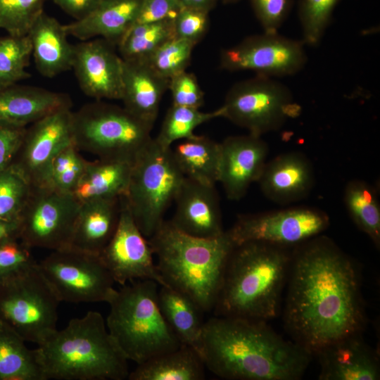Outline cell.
Here are the masks:
<instances>
[{
	"mask_svg": "<svg viewBox=\"0 0 380 380\" xmlns=\"http://www.w3.org/2000/svg\"><path fill=\"white\" fill-rule=\"evenodd\" d=\"M133 163L98 158L88 161L72 195L81 203L96 198H118L127 192Z\"/></svg>",
	"mask_w": 380,
	"mask_h": 380,
	"instance_id": "4316f807",
	"label": "cell"
},
{
	"mask_svg": "<svg viewBox=\"0 0 380 380\" xmlns=\"http://www.w3.org/2000/svg\"><path fill=\"white\" fill-rule=\"evenodd\" d=\"M49 0H0V29L9 35H27Z\"/></svg>",
	"mask_w": 380,
	"mask_h": 380,
	"instance_id": "f35d334b",
	"label": "cell"
},
{
	"mask_svg": "<svg viewBox=\"0 0 380 380\" xmlns=\"http://www.w3.org/2000/svg\"><path fill=\"white\" fill-rule=\"evenodd\" d=\"M158 302L163 316L181 343L201 355L204 325L201 308L186 295L170 286H160Z\"/></svg>",
	"mask_w": 380,
	"mask_h": 380,
	"instance_id": "83f0119b",
	"label": "cell"
},
{
	"mask_svg": "<svg viewBox=\"0 0 380 380\" xmlns=\"http://www.w3.org/2000/svg\"><path fill=\"white\" fill-rule=\"evenodd\" d=\"M343 201L354 223L379 248L380 205L376 190L365 181L351 180L346 186Z\"/></svg>",
	"mask_w": 380,
	"mask_h": 380,
	"instance_id": "1f68e13d",
	"label": "cell"
},
{
	"mask_svg": "<svg viewBox=\"0 0 380 380\" xmlns=\"http://www.w3.org/2000/svg\"><path fill=\"white\" fill-rule=\"evenodd\" d=\"M339 1L300 0L298 13L305 44L315 46L320 42Z\"/></svg>",
	"mask_w": 380,
	"mask_h": 380,
	"instance_id": "74e56055",
	"label": "cell"
},
{
	"mask_svg": "<svg viewBox=\"0 0 380 380\" xmlns=\"http://www.w3.org/2000/svg\"><path fill=\"white\" fill-rule=\"evenodd\" d=\"M264 196L280 205L305 198L315 184L310 160L302 153L291 151L266 162L257 182Z\"/></svg>",
	"mask_w": 380,
	"mask_h": 380,
	"instance_id": "44dd1931",
	"label": "cell"
},
{
	"mask_svg": "<svg viewBox=\"0 0 380 380\" xmlns=\"http://www.w3.org/2000/svg\"><path fill=\"white\" fill-rule=\"evenodd\" d=\"M143 0H103L85 18L64 25L68 36L81 41L103 38L117 46L134 24Z\"/></svg>",
	"mask_w": 380,
	"mask_h": 380,
	"instance_id": "cb8c5ba5",
	"label": "cell"
},
{
	"mask_svg": "<svg viewBox=\"0 0 380 380\" xmlns=\"http://www.w3.org/2000/svg\"><path fill=\"white\" fill-rule=\"evenodd\" d=\"M201 355L205 367L222 379L298 380L313 355L267 322L215 316L204 322Z\"/></svg>",
	"mask_w": 380,
	"mask_h": 380,
	"instance_id": "7a4b0ae2",
	"label": "cell"
},
{
	"mask_svg": "<svg viewBox=\"0 0 380 380\" xmlns=\"http://www.w3.org/2000/svg\"><path fill=\"white\" fill-rule=\"evenodd\" d=\"M27 35L36 68L44 77H53L72 69L74 45L68 40L64 25L43 11Z\"/></svg>",
	"mask_w": 380,
	"mask_h": 380,
	"instance_id": "484cf974",
	"label": "cell"
},
{
	"mask_svg": "<svg viewBox=\"0 0 380 380\" xmlns=\"http://www.w3.org/2000/svg\"><path fill=\"white\" fill-rule=\"evenodd\" d=\"M221 1L224 4H232V3L237 2L240 0H221Z\"/></svg>",
	"mask_w": 380,
	"mask_h": 380,
	"instance_id": "816d5d0a",
	"label": "cell"
},
{
	"mask_svg": "<svg viewBox=\"0 0 380 380\" xmlns=\"http://www.w3.org/2000/svg\"><path fill=\"white\" fill-rule=\"evenodd\" d=\"M60 303L37 262L0 281V321L37 346L57 329Z\"/></svg>",
	"mask_w": 380,
	"mask_h": 380,
	"instance_id": "9c48e42d",
	"label": "cell"
},
{
	"mask_svg": "<svg viewBox=\"0 0 380 380\" xmlns=\"http://www.w3.org/2000/svg\"><path fill=\"white\" fill-rule=\"evenodd\" d=\"M148 240L166 286L186 295L203 312L213 310L235 247L227 232L215 238H198L164 220Z\"/></svg>",
	"mask_w": 380,
	"mask_h": 380,
	"instance_id": "277c9868",
	"label": "cell"
},
{
	"mask_svg": "<svg viewBox=\"0 0 380 380\" xmlns=\"http://www.w3.org/2000/svg\"><path fill=\"white\" fill-rule=\"evenodd\" d=\"M220 146L218 182L229 199L239 201L259 179L267 162V144L261 137L248 133L229 137Z\"/></svg>",
	"mask_w": 380,
	"mask_h": 380,
	"instance_id": "ac0fdd59",
	"label": "cell"
},
{
	"mask_svg": "<svg viewBox=\"0 0 380 380\" xmlns=\"http://www.w3.org/2000/svg\"><path fill=\"white\" fill-rule=\"evenodd\" d=\"M0 321V380H45L37 349Z\"/></svg>",
	"mask_w": 380,
	"mask_h": 380,
	"instance_id": "4dcf8cb0",
	"label": "cell"
},
{
	"mask_svg": "<svg viewBox=\"0 0 380 380\" xmlns=\"http://www.w3.org/2000/svg\"><path fill=\"white\" fill-rule=\"evenodd\" d=\"M175 202V213L170 221L180 232L203 239L215 238L225 232L215 186L185 177Z\"/></svg>",
	"mask_w": 380,
	"mask_h": 380,
	"instance_id": "d6986e66",
	"label": "cell"
},
{
	"mask_svg": "<svg viewBox=\"0 0 380 380\" xmlns=\"http://www.w3.org/2000/svg\"><path fill=\"white\" fill-rule=\"evenodd\" d=\"M169 80L153 70L146 62L122 60L121 101L128 111L153 125Z\"/></svg>",
	"mask_w": 380,
	"mask_h": 380,
	"instance_id": "603a6c76",
	"label": "cell"
},
{
	"mask_svg": "<svg viewBox=\"0 0 380 380\" xmlns=\"http://www.w3.org/2000/svg\"><path fill=\"white\" fill-rule=\"evenodd\" d=\"M31 191L29 181L13 165L0 172V219L18 221Z\"/></svg>",
	"mask_w": 380,
	"mask_h": 380,
	"instance_id": "d590c367",
	"label": "cell"
},
{
	"mask_svg": "<svg viewBox=\"0 0 380 380\" xmlns=\"http://www.w3.org/2000/svg\"><path fill=\"white\" fill-rule=\"evenodd\" d=\"M152 128L125 107L100 100L72 111L75 145L100 159L134 163L151 140Z\"/></svg>",
	"mask_w": 380,
	"mask_h": 380,
	"instance_id": "ba28073f",
	"label": "cell"
},
{
	"mask_svg": "<svg viewBox=\"0 0 380 380\" xmlns=\"http://www.w3.org/2000/svg\"><path fill=\"white\" fill-rule=\"evenodd\" d=\"M36 262L20 241L0 244V281Z\"/></svg>",
	"mask_w": 380,
	"mask_h": 380,
	"instance_id": "ee69618b",
	"label": "cell"
},
{
	"mask_svg": "<svg viewBox=\"0 0 380 380\" xmlns=\"http://www.w3.org/2000/svg\"><path fill=\"white\" fill-rule=\"evenodd\" d=\"M329 222L327 214L320 210L297 207L239 215L227 232L235 246L260 241L289 247L319 235Z\"/></svg>",
	"mask_w": 380,
	"mask_h": 380,
	"instance_id": "4fadbf2b",
	"label": "cell"
},
{
	"mask_svg": "<svg viewBox=\"0 0 380 380\" xmlns=\"http://www.w3.org/2000/svg\"><path fill=\"white\" fill-rule=\"evenodd\" d=\"M115 46L99 37L74 45L72 69L85 95L96 100L121 99L122 59Z\"/></svg>",
	"mask_w": 380,
	"mask_h": 380,
	"instance_id": "e0dca14e",
	"label": "cell"
},
{
	"mask_svg": "<svg viewBox=\"0 0 380 380\" xmlns=\"http://www.w3.org/2000/svg\"><path fill=\"white\" fill-rule=\"evenodd\" d=\"M291 253L284 313L293 341L315 355L347 336L362 334L366 312L360 271L331 239L319 235Z\"/></svg>",
	"mask_w": 380,
	"mask_h": 380,
	"instance_id": "6da1fadb",
	"label": "cell"
},
{
	"mask_svg": "<svg viewBox=\"0 0 380 380\" xmlns=\"http://www.w3.org/2000/svg\"><path fill=\"white\" fill-rule=\"evenodd\" d=\"M158 285L151 279L130 281L108 303L107 329L127 359L137 365L183 345L160 312Z\"/></svg>",
	"mask_w": 380,
	"mask_h": 380,
	"instance_id": "8992f818",
	"label": "cell"
},
{
	"mask_svg": "<svg viewBox=\"0 0 380 380\" xmlns=\"http://www.w3.org/2000/svg\"><path fill=\"white\" fill-rule=\"evenodd\" d=\"M9 84H8L1 76H0V88H2L6 85H8Z\"/></svg>",
	"mask_w": 380,
	"mask_h": 380,
	"instance_id": "f907efd6",
	"label": "cell"
},
{
	"mask_svg": "<svg viewBox=\"0 0 380 380\" xmlns=\"http://www.w3.org/2000/svg\"><path fill=\"white\" fill-rule=\"evenodd\" d=\"M220 117H222L220 108L213 112H203L199 108L172 105L155 139L162 146L171 147L176 141L194 137V130L199 125Z\"/></svg>",
	"mask_w": 380,
	"mask_h": 380,
	"instance_id": "836d02e7",
	"label": "cell"
},
{
	"mask_svg": "<svg viewBox=\"0 0 380 380\" xmlns=\"http://www.w3.org/2000/svg\"><path fill=\"white\" fill-rule=\"evenodd\" d=\"M20 225L18 221L0 219V244L19 241Z\"/></svg>",
	"mask_w": 380,
	"mask_h": 380,
	"instance_id": "c3c4849f",
	"label": "cell"
},
{
	"mask_svg": "<svg viewBox=\"0 0 380 380\" xmlns=\"http://www.w3.org/2000/svg\"><path fill=\"white\" fill-rule=\"evenodd\" d=\"M182 8H190L209 12L217 0H177Z\"/></svg>",
	"mask_w": 380,
	"mask_h": 380,
	"instance_id": "681fc988",
	"label": "cell"
},
{
	"mask_svg": "<svg viewBox=\"0 0 380 380\" xmlns=\"http://www.w3.org/2000/svg\"><path fill=\"white\" fill-rule=\"evenodd\" d=\"M38 265L61 302L108 303L116 292L99 255L68 248L52 251Z\"/></svg>",
	"mask_w": 380,
	"mask_h": 380,
	"instance_id": "8fae6325",
	"label": "cell"
},
{
	"mask_svg": "<svg viewBox=\"0 0 380 380\" xmlns=\"http://www.w3.org/2000/svg\"><path fill=\"white\" fill-rule=\"evenodd\" d=\"M264 32H277L291 7V0H250Z\"/></svg>",
	"mask_w": 380,
	"mask_h": 380,
	"instance_id": "7bdbcfd3",
	"label": "cell"
},
{
	"mask_svg": "<svg viewBox=\"0 0 380 380\" xmlns=\"http://www.w3.org/2000/svg\"><path fill=\"white\" fill-rule=\"evenodd\" d=\"M29 36L0 37V76L9 84L30 77L26 71L32 56Z\"/></svg>",
	"mask_w": 380,
	"mask_h": 380,
	"instance_id": "8d00e7d4",
	"label": "cell"
},
{
	"mask_svg": "<svg viewBox=\"0 0 380 380\" xmlns=\"http://www.w3.org/2000/svg\"><path fill=\"white\" fill-rule=\"evenodd\" d=\"M205 364L201 355L186 345L141 364L131 372L129 380H203Z\"/></svg>",
	"mask_w": 380,
	"mask_h": 380,
	"instance_id": "f1b7e54d",
	"label": "cell"
},
{
	"mask_svg": "<svg viewBox=\"0 0 380 380\" xmlns=\"http://www.w3.org/2000/svg\"><path fill=\"white\" fill-rule=\"evenodd\" d=\"M195 45L175 37L163 44L144 62L160 75L170 80L186 70Z\"/></svg>",
	"mask_w": 380,
	"mask_h": 380,
	"instance_id": "ab89813d",
	"label": "cell"
},
{
	"mask_svg": "<svg viewBox=\"0 0 380 380\" xmlns=\"http://www.w3.org/2000/svg\"><path fill=\"white\" fill-rule=\"evenodd\" d=\"M220 109L222 117L260 137L278 130L300 111L286 85L258 75L232 86Z\"/></svg>",
	"mask_w": 380,
	"mask_h": 380,
	"instance_id": "30bf717a",
	"label": "cell"
},
{
	"mask_svg": "<svg viewBox=\"0 0 380 380\" xmlns=\"http://www.w3.org/2000/svg\"><path fill=\"white\" fill-rule=\"evenodd\" d=\"M181 8L177 0H143L134 25L174 19Z\"/></svg>",
	"mask_w": 380,
	"mask_h": 380,
	"instance_id": "bcb514c9",
	"label": "cell"
},
{
	"mask_svg": "<svg viewBox=\"0 0 380 380\" xmlns=\"http://www.w3.org/2000/svg\"><path fill=\"white\" fill-rule=\"evenodd\" d=\"M72 107L64 93L16 83L0 88V123L27 127L58 110Z\"/></svg>",
	"mask_w": 380,
	"mask_h": 380,
	"instance_id": "7402d4cb",
	"label": "cell"
},
{
	"mask_svg": "<svg viewBox=\"0 0 380 380\" xmlns=\"http://www.w3.org/2000/svg\"><path fill=\"white\" fill-rule=\"evenodd\" d=\"M74 143L62 148L51 160L44 184L39 187L72 194L85 172L87 162Z\"/></svg>",
	"mask_w": 380,
	"mask_h": 380,
	"instance_id": "e575fe53",
	"label": "cell"
},
{
	"mask_svg": "<svg viewBox=\"0 0 380 380\" xmlns=\"http://www.w3.org/2000/svg\"><path fill=\"white\" fill-rule=\"evenodd\" d=\"M99 257L115 282L151 279L166 286L156 264L148 240L137 225L123 196L116 229Z\"/></svg>",
	"mask_w": 380,
	"mask_h": 380,
	"instance_id": "9a60e30c",
	"label": "cell"
},
{
	"mask_svg": "<svg viewBox=\"0 0 380 380\" xmlns=\"http://www.w3.org/2000/svg\"><path fill=\"white\" fill-rule=\"evenodd\" d=\"M26 127L0 123V172L12 165L21 146Z\"/></svg>",
	"mask_w": 380,
	"mask_h": 380,
	"instance_id": "f6af8a7d",
	"label": "cell"
},
{
	"mask_svg": "<svg viewBox=\"0 0 380 380\" xmlns=\"http://www.w3.org/2000/svg\"><path fill=\"white\" fill-rule=\"evenodd\" d=\"M184 178L172 147L162 146L155 138L134 160L123 197L137 225L147 239L164 222L165 211L175 201Z\"/></svg>",
	"mask_w": 380,
	"mask_h": 380,
	"instance_id": "52a82bcc",
	"label": "cell"
},
{
	"mask_svg": "<svg viewBox=\"0 0 380 380\" xmlns=\"http://www.w3.org/2000/svg\"><path fill=\"white\" fill-rule=\"evenodd\" d=\"M120 212V197L81 203L69 248L99 255L116 229Z\"/></svg>",
	"mask_w": 380,
	"mask_h": 380,
	"instance_id": "d4e9b609",
	"label": "cell"
},
{
	"mask_svg": "<svg viewBox=\"0 0 380 380\" xmlns=\"http://www.w3.org/2000/svg\"><path fill=\"white\" fill-rule=\"evenodd\" d=\"M80 205L72 194L32 187L19 219V241L30 249L69 248Z\"/></svg>",
	"mask_w": 380,
	"mask_h": 380,
	"instance_id": "7c38bea8",
	"label": "cell"
},
{
	"mask_svg": "<svg viewBox=\"0 0 380 380\" xmlns=\"http://www.w3.org/2000/svg\"><path fill=\"white\" fill-rule=\"evenodd\" d=\"M74 143L70 108L52 113L26 127L21 146L13 163L32 187L44 184L53 157Z\"/></svg>",
	"mask_w": 380,
	"mask_h": 380,
	"instance_id": "2e32d148",
	"label": "cell"
},
{
	"mask_svg": "<svg viewBox=\"0 0 380 380\" xmlns=\"http://www.w3.org/2000/svg\"><path fill=\"white\" fill-rule=\"evenodd\" d=\"M291 260L285 246L260 241L235 246L213 309L215 316L265 322L274 318Z\"/></svg>",
	"mask_w": 380,
	"mask_h": 380,
	"instance_id": "3957f363",
	"label": "cell"
},
{
	"mask_svg": "<svg viewBox=\"0 0 380 380\" xmlns=\"http://www.w3.org/2000/svg\"><path fill=\"white\" fill-rule=\"evenodd\" d=\"M36 349L45 380H124L129 374L99 312L72 319Z\"/></svg>",
	"mask_w": 380,
	"mask_h": 380,
	"instance_id": "5b68a950",
	"label": "cell"
},
{
	"mask_svg": "<svg viewBox=\"0 0 380 380\" xmlns=\"http://www.w3.org/2000/svg\"><path fill=\"white\" fill-rule=\"evenodd\" d=\"M320 380H377L380 362L377 351L356 334L338 339L319 350Z\"/></svg>",
	"mask_w": 380,
	"mask_h": 380,
	"instance_id": "ffe728a7",
	"label": "cell"
},
{
	"mask_svg": "<svg viewBox=\"0 0 380 380\" xmlns=\"http://www.w3.org/2000/svg\"><path fill=\"white\" fill-rule=\"evenodd\" d=\"M208 13L199 9L181 8L174 18L175 37L196 44L207 32Z\"/></svg>",
	"mask_w": 380,
	"mask_h": 380,
	"instance_id": "b9f144b4",
	"label": "cell"
},
{
	"mask_svg": "<svg viewBox=\"0 0 380 380\" xmlns=\"http://www.w3.org/2000/svg\"><path fill=\"white\" fill-rule=\"evenodd\" d=\"M175 160L186 178L201 184L215 186L218 182L220 146V143L195 134L182 140L172 148Z\"/></svg>",
	"mask_w": 380,
	"mask_h": 380,
	"instance_id": "f546056e",
	"label": "cell"
},
{
	"mask_svg": "<svg viewBox=\"0 0 380 380\" xmlns=\"http://www.w3.org/2000/svg\"><path fill=\"white\" fill-rule=\"evenodd\" d=\"M175 37L174 19L135 24L117 47L122 60L145 61L163 44Z\"/></svg>",
	"mask_w": 380,
	"mask_h": 380,
	"instance_id": "d6a6232c",
	"label": "cell"
},
{
	"mask_svg": "<svg viewBox=\"0 0 380 380\" xmlns=\"http://www.w3.org/2000/svg\"><path fill=\"white\" fill-rule=\"evenodd\" d=\"M304 46L303 41L264 32L222 50L220 66L229 71H253L269 77L293 75L307 63Z\"/></svg>",
	"mask_w": 380,
	"mask_h": 380,
	"instance_id": "5bb4252c",
	"label": "cell"
},
{
	"mask_svg": "<svg viewBox=\"0 0 380 380\" xmlns=\"http://www.w3.org/2000/svg\"><path fill=\"white\" fill-rule=\"evenodd\" d=\"M75 20L89 15L103 0H51Z\"/></svg>",
	"mask_w": 380,
	"mask_h": 380,
	"instance_id": "7dc6e473",
	"label": "cell"
},
{
	"mask_svg": "<svg viewBox=\"0 0 380 380\" xmlns=\"http://www.w3.org/2000/svg\"><path fill=\"white\" fill-rule=\"evenodd\" d=\"M172 105L200 108L204 102V93L196 76L182 71L169 80Z\"/></svg>",
	"mask_w": 380,
	"mask_h": 380,
	"instance_id": "60d3db41",
	"label": "cell"
}]
</instances>
